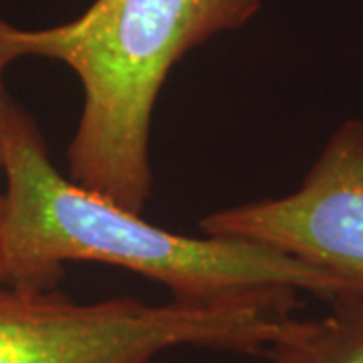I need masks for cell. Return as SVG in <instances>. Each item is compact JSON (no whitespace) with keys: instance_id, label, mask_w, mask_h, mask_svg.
Here are the masks:
<instances>
[{"instance_id":"obj_2","label":"cell","mask_w":363,"mask_h":363,"mask_svg":"<svg viewBox=\"0 0 363 363\" xmlns=\"http://www.w3.org/2000/svg\"><path fill=\"white\" fill-rule=\"evenodd\" d=\"M250 18L230 0H93L71 23L49 28H18L0 16V81L23 57L73 69L83 109L67 147V176L143 214L154 190L152 119L169 71Z\"/></svg>"},{"instance_id":"obj_4","label":"cell","mask_w":363,"mask_h":363,"mask_svg":"<svg viewBox=\"0 0 363 363\" xmlns=\"http://www.w3.org/2000/svg\"><path fill=\"white\" fill-rule=\"evenodd\" d=\"M200 230L277 248L363 295V119L335 128L297 190L216 210Z\"/></svg>"},{"instance_id":"obj_3","label":"cell","mask_w":363,"mask_h":363,"mask_svg":"<svg viewBox=\"0 0 363 363\" xmlns=\"http://www.w3.org/2000/svg\"><path fill=\"white\" fill-rule=\"evenodd\" d=\"M291 315L250 303H81L59 289L0 281V363H152L180 347L264 355Z\"/></svg>"},{"instance_id":"obj_5","label":"cell","mask_w":363,"mask_h":363,"mask_svg":"<svg viewBox=\"0 0 363 363\" xmlns=\"http://www.w3.org/2000/svg\"><path fill=\"white\" fill-rule=\"evenodd\" d=\"M272 363H363V295L329 301L319 317H286L264 353Z\"/></svg>"},{"instance_id":"obj_6","label":"cell","mask_w":363,"mask_h":363,"mask_svg":"<svg viewBox=\"0 0 363 363\" xmlns=\"http://www.w3.org/2000/svg\"><path fill=\"white\" fill-rule=\"evenodd\" d=\"M230 2L236 4L238 9H242V11L250 14V16H255L260 9V0H230Z\"/></svg>"},{"instance_id":"obj_7","label":"cell","mask_w":363,"mask_h":363,"mask_svg":"<svg viewBox=\"0 0 363 363\" xmlns=\"http://www.w3.org/2000/svg\"><path fill=\"white\" fill-rule=\"evenodd\" d=\"M0 176H2V162H0ZM2 216H4V194L0 192V236H2ZM0 281H4V269H2V250H0ZM6 283V281H4Z\"/></svg>"},{"instance_id":"obj_1","label":"cell","mask_w":363,"mask_h":363,"mask_svg":"<svg viewBox=\"0 0 363 363\" xmlns=\"http://www.w3.org/2000/svg\"><path fill=\"white\" fill-rule=\"evenodd\" d=\"M4 281L57 289L67 262H104L164 285L174 301L295 311L298 293L357 295L335 274L271 247L184 236L77 186L52 166L45 135L0 81Z\"/></svg>"}]
</instances>
